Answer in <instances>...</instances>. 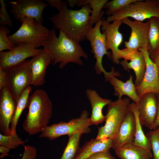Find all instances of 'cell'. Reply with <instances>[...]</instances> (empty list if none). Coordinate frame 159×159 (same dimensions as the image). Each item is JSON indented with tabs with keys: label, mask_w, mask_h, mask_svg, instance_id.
<instances>
[{
	"label": "cell",
	"mask_w": 159,
	"mask_h": 159,
	"mask_svg": "<svg viewBox=\"0 0 159 159\" xmlns=\"http://www.w3.org/2000/svg\"><path fill=\"white\" fill-rule=\"evenodd\" d=\"M58 11L49 18L54 28L74 41L79 43L85 40L88 32L92 27L90 21V6H83L79 10H70L66 2L63 1Z\"/></svg>",
	"instance_id": "6da1fadb"
},
{
	"label": "cell",
	"mask_w": 159,
	"mask_h": 159,
	"mask_svg": "<svg viewBox=\"0 0 159 159\" xmlns=\"http://www.w3.org/2000/svg\"><path fill=\"white\" fill-rule=\"evenodd\" d=\"M42 46L51 56L53 64L58 63L60 69L69 63L82 66L81 58L88 57L79 42L71 39L61 31L57 37L54 28L49 30Z\"/></svg>",
	"instance_id": "7a4b0ae2"
},
{
	"label": "cell",
	"mask_w": 159,
	"mask_h": 159,
	"mask_svg": "<svg viewBox=\"0 0 159 159\" xmlns=\"http://www.w3.org/2000/svg\"><path fill=\"white\" fill-rule=\"evenodd\" d=\"M27 107L28 113L22 124L23 130L30 135L38 134L47 125L51 117L52 102L46 91L37 90L29 97Z\"/></svg>",
	"instance_id": "3957f363"
},
{
	"label": "cell",
	"mask_w": 159,
	"mask_h": 159,
	"mask_svg": "<svg viewBox=\"0 0 159 159\" xmlns=\"http://www.w3.org/2000/svg\"><path fill=\"white\" fill-rule=\"evenodd\" d=\"M102 16L94 27H92L88 32L86 39L90 42L91 48V52L94 54L96 62L94 68L96 73L100 75L103 73L106 82L109 81L110 79L114 77H120V73L115 70L112 67L110 72H107L104 69L102 64L104 56L106 55L108 58L111 59L112 54L108 52L106 47V37L105 33L100 31L101 24L104 18L102 19Z\"/></svg>",
	"instance_id": "277c9868"
},
{
	"label": "cell",
	"mask_w": 159,
	"mask_h": 159,
	"mask_svg": "<svg viewBox=\"0 0 159 159\" xmlns=\"http://www.w3.org/2000/svg\"><path fill=\"white\" fill-rule=\"evenodd\" d=\"M130 103V99L125 97L112 101L107 105L105 123L98 128L96 140H112L116 137Z\"/></svg>",
	"instance_id": "5b68a950"
},
{
	"label": "cell",
	"mask_w": 159,
	"mask_h": 159,
	"mask_svg": "<svg viewBox=\"0 0 159 159\" xmlns=\"http://www.w3.org/2000/svg\"><path fill=\"white\" fill-rule=\"evenodd\" d=\"M89 114L86 110L83 111L80 117L72 119L69 122H61L43 128L39 136L40 138H46L50 140L55 139L64 135L68 136L75 133L82 134L91 132Z\"/></svg>",
	"instance_id": "8992f818"
},
{
	"label": "cell",
	"mask_w": 159,
	"mask_h": 159,
	"mask_svg": "<svg viewBox=\"0 0 159 159\" xmlns=\"http://www.w3.org/2000/svg\"><path fill=\"white\" fill-rule=\"evenodd\" d=\"M21 22L16 31L8 35L10 41L15 45L28 44L37 48L42 46L49 30L32 18H26Z\"/></svg>",
	"instance_id": "52a82bcc"
},
{
	"label": "cell",
	"mask_w": 159,
	"mask_h": 159,
	"mask_svg": "<svg viewBox=\"0 0 159 159\" xmlns=\"http://www.w3.org/2000/svg\"><path fill=\"white\" fill-rule=\"evenodd\" d=\"M154 17L159 18L157 0H138L108 16L106 20L111 22L115 20L131 17L134 20L143 21Z\"/></svg>",
	"instance_id": "ba28073f"
},
{
	"label": "cell",
	"mask_w": 159,
	"mask_h": 159,
	"mask_svg": "<svg viewBox=\"0 0 159 159\" xmlns=\"http://www.w3.org/2000/svg\"><path fill=\"white\" fill-rule=\"evenodd\" d=\"M31 59L5 71L6 87L16 103L23 92L31 85Z\"/></svg>",
	"instance_id": "9c48e42d"
},
{
	"label": "cell",
	"mask_w": 159,
	"mask_h": 159,
	"mask_svg": "<svg viewBox=\"0 0 159 159\" xmlns=\"http://www.w3.org/2000/svg\"><path fill=\"white\" fill-rule=\"evenodd\" d=\"M11 11L15 18L21 22L32 18L42 24L43 12L48 4L42 0H17L10 2Z\"/></svg>",
	"instance_id": "30bf717a"
},
{
	"label": "cell",
	"mask_w": 159,
	"mask_h": 159,
	"mask_svg": "<svg viewBox=\"0 0 159 159\" xmlns=\"http://www.w3.org/2000/svg\"><path fill=\"white\" fill-rule=\"evenodd\" d=\"M43 49L36 48L26 44L16 45L12 49L0 52V68L4 71L17 66L30 57L41 53Z\"/></svg>",
	"instance_id": "8fae6325"
},
{
	"label": "cell",
	"mask_w": 159,
	"mask_h": 159,
	"mask_svg": "<svg viewBox=\"0 0 159 159\" xmlns=\"http://www.w3.org/2000/svg\"><path fill=\"white\" fill-rule=\"evenodd\" d=\"M144 56L146 68L142 80L136 87L137 93L140 98L148 93H153L159 95V69L150 58L147 48L138 49Z\"/></svg>",
	"instance_id": "7c38bea8"
},
{
	"label": "cell",
	"mask_w": 159,
	"mask_h": 159,
	"mask_svg": "<svg viewBox=\"0 0 159 159\" xmlns=\"http://www.w3.org/2000/svg\"><path fill=\"white\" fill-rule=\"evenodd\" d=\"M122 23L130 27L131 30L128 40L124 42L126 48L130 50L147 48L150 24L149 20L143 22L132 21L128 18H125L122 19Z\"/></svg>",
	"instance_id": "4fadbf2b"
},
{
	"label": "cell",
	"mask_w": 159,
	"mask_h": 159,
	"mask_svg": "<svg viewBox=\"0 0 159 159\" xmlns=\"http://www.w3.org/2000/svg\"><path fill=\"white\" fill-rule=\"evenodd\" d=\"M118 55L120 63L125 70L132 69L135 72L136 87L141 83L143 78L146 68L145 59L142 53L138 50H130L126 48L119 49Z\"/></svg>",
	"instance_id": "5bb4252c"
},
{
	"label": "cell",
	"mask_w": 159,
	"mask_h": 159,
	"mask_svg": "<svg viewBox=\"0 0 159 159\" xmlns=\"http://www.w3.org/2000/svg\"><path fill=\"white\" fill-rule=\"evenodd\" d=\"M122 23V20H115L111 23L104 19L101 26L102 32L106 35L107 49L111 50V59L116 64L120 63L118 52L119 47L123 42V37L119 29Z\"/></svg>",
	"instance_id": "9a60e30c"
},
{
	"label": "cell",
	"mask_w": 159,
	"mask_h": 159,
	"mask_svg": "<svg viewBox=\"0 0 159 159\" xmlns=\"http://www.w3.org/2000/svg\"><path fill=\"white\" fill-rule=\"evenodd\" d=\"M0 130L5 135H11L10 125L16 103L6 87L0 90Z\"/></svg>",
	"instance_id": "2e32d148"
},
{
	"label": "cell",
	"mask_w": 159,
	"mask_h": 159,
	"mask_svg": "<svg viewBox=\"0 0 159 159\" xmlns=\"http://www.w3.org/2000/svg\"><path fill=\"white\" fill-rule=\"evenodd\" d=\"M156 94L148 93L140 98L137 105L141 124L151 130L158 110V99Z\"/></svg>",
	"instance_id": "e0dca14e"
},
{
	"label": "cell",
	"mask_w": 159,
	"mask_h": 159,
	"mask_svg": "<svg viewBox=\"0 0 159 159\" xmlns=\"http://www.w3.org/2000/svg\"><path fill=\"white\" fill-rule=\"evenodd\" d=\"M135 115L129 107L117 136L112 140V148L114 151L124 145L133 143L135 137Z\"/></svg>",
	"instance_id": "ac0fdd59"
},
{
	"label": "cell",
	"mask_w": 159,
	"mask_h": 159,
	"mask_svg": "<svg viewBox=\"0 0 159 159\" xmlns=\"http://www.w3.org/2000/svg\"><path fill=\"white\" fill-rule=\"evenodd\" d=\"M52 62L49 53L43 49V51L31 59V85L39 86L45 82L47 69Z\"/></svg>",
	"instance_id": "d6986e66"
},
{
	"label": "cell",
	"mask_w": 159,
	"mask_h": 159,
	"mask_svg": "<svg viewBox=\"0 0 159 159\" xmlns=\"http://www.w3.org/2000/svg\"><path fill=\"white\" fill-rule=\"evenodd\" d=\"M86 94L92 107L91 115L90 117L91 125H98L105 121V116L103 114L102 110L112 101L101 97L94 90L87 89Z\"/></svg>",
	"instance_id": "ffe728a7"
},
{
	"label": "cell",
	"mask_w": 159,
	"mask_h": 159,
	"mask_svg": "<svg viewBox=\"0 0 159 159\" xmlns=\"http://www.w3.org/2000/svg\"><path fill=\"white\" fill-rule=\"evenodd\" d=\"M133 76L130 74L129 79L124 82L114 77L111 78L109 82L112 86L115 95L118 97V99H121L123 96L126 95L134 103L138 104L140 98L137 93L136 86L133 83Z\"/></svg>",
	"instance_id": "44dd1931"
},
{
	"label": "cell",
	"mask_w": 159,
	"mask_h": 159,
	"mask_svg": "<svg viewBox=\"0 0 159 159\" xmlns=\"http://www.w3.org/2000/svg\"><path fill=\"white\" fill-rule=\"evenodd\" d=\"M112 145V140L111 139H92L80 148L75 159H87L95 153L110 150Z\"/></svg>",
	"instance_id": "7402d4cb"
},
{
	"label": "cell",
	"mask_w": 159,
	"mask_h": 159,
	"mask_svg": "<svg viewBox=\"0 0 159 159\" xmlns=\"http://www.w3.org/2000/svg\"><path fill=\"white\" fill-rule=\"evenodd\" d=\"M120 159H149L152 155L151 151L136 146L132 143L127 144L115 151Z\"/></svg>",
	"instance_id": "603a6c76"
},
{
	"label": "cell",
	"mask_w": 159,
	"mask_h": 159,
	"mask_svg": "<svg viewBox=\"0 0 159 159\" xmlns=\"http://www.w3.org/2000/svg\"><path fill=\"white\" fill-rule=\"evenodd\" d=\"M130 107L134 114L135 119V137L132 144L145 150L151 151V147L150 141L145 135L142 128L137 105L134 102L130 103Z\"/></svg>",
	"instance_id": "cb8c5ba5"
},
{
	"label": "cell",
	"mask_w": 159,
	"mask_h": 159,
	"mask_svg": "<svg viewBox=\"0 0 159 159\" xmlns=\"http://www.w3.org/2000/svg\"><path fill=\"white\" fill-rule=\"evenodd\" d=\"M150 27L147 50L152 60L159 54V18L149 19Z\"/></svg>",
	"instance_id": "d4e9b609"
},
{
	"label": "cell",
	"mask_w": 159,
	"mask_h": 159,
	"mask_svg": "<svg viewBox=\"0 0 159 159\" xmlns=\"http://www.w3.org/2000/svg\"><path fill=\"white\" fill-rule=\"evenodd\" d=\"M32 90L30 86L26 89L21 93L16 102V108L11 118L10 129L11 134L15 135L19 119L24 110L27 107L29 96Z\"/></svg>",
	"instance_id": "484cf974"
},
{
	"label": "cell",
	"mask_w": 159,
	"mask_h": 159,
	"mask_svg": "<svg viewBox=\"0 0 159 159\" xmlns=\"http://www.w3.org/2000/svg\"><path fill=\"white\" fill-rule=\"evenodd\" d=\"M108 1V0H79L77 4L78 7L89 5L91 7V13L90 17L91 25L97 23L100 17L102 16L104 12L102 9Z\"/></svg>",
	"instance_id": "4316f807"
},
{
	"label": "cell",
	"mask_w": 159,
	"mask_h": 159,
	"mask_svg": "<svg viewBox=\"0 0 159 159\" xmlns=\"http://www.w3.org/2000/svg\"><path fill=\"white\" fill-rule=\"evenodd\" d=\"M82 135L75 133L69 136L68 141L60 159H75L80 149V141Z\"/></svg>",
	"instance_id": "83f0119b"
},
{
	"label": "cell",
	"mask_w": 159,
	"mask_h": 159,
	"mask_svg": "<svg viewBox=\"0 0 159 159\" xmlns=\"http://www.w3.org/2000/svg\"><path fill=\"white\" fill-rule=\"evenodd\" d=\"M138 0H112L108 1L105 5L103 8L105 9V14L110 16L117 11L126 7L130 4ZM107 16V17H108Z\"/></svg>",
	"instance_id": "f1b7e54d"
},
{
	"label": "cell",
	"mask_w": 159,
	"mask_h": 159,
	"mask_svg": "<svg viewBox=\"0 0 159 159\" xmlns=\"http://www.w3.org/2000/svg\"><path fill=\"white\" fill-rule=\"evenodd\" d=\"M25 142L17 134L5 135L0 133V145L6 146L10 149L16 148L21 145H24Z\"/></svg>",
	"instance_id": "f546056e"
},
{
	"label": "cell",
	"mask_w": 159,
	"mask_h": 159,
	"mask_svg": "<svg viewBox=\"0 0 159 159\" xmlns=\"http://www.w3.org/2000/svg\"><path fill=\"white\" fill-rule=\"evenodd\" d=\"M10 32L6 26L0 27V52L10 50L16 46L9 39L7 34Z\"/></svg>",
	"instance_id": "4dcf8cb0"
},
{
	"label": "cell",
	"mask_w": 159,
	"mask_h": 159,
	"mask_svg": "<svg viewBox=\"0 0 159 159\" xmlns=\"http://www.w3.org/2000/svg\"><path fill=\"white\" fill-rule=\"evenodd\" d=\"M146 136L149 138L153 154V159H159V138L157 129L151 130Z\"/></svg>",
	"instance_id": "1f68e13d"
},
{
	"label": "cell",
	"mask_w": 159,
	"mask_h": 159,
	"mask_svg": "<svg viewBox=\"0 0 159 159\" xmlns=\"http://www.w3.org/2000/svg\"><path fill=\"white\" fill-rule=\"evenodd\" d=\"M0 26H5L7 25L9 27H11L13 26V22L6 8L7 4L5 3L3 0H0Z\"/></svg>",
	"instance_id": "d6a6232c"
},
{
	"label": "cell",
	"mask_w": 159,
	"mask_h": 159,
	"mask_svg": "<svg viewBox=\"0 0 159 159\" xmlns=\"http://www.w3.org/2000/svg\"><path fill=\"white\" fill-rule=\"evenodd\" d=\"M23 145L24 150L20 159H36L37 154L36 149L33 146L28 145Z\"/></svg>",
	"instance_id": "836d02e7"
},
{
	"label": "cell",
	"mask_w": 159,
	"mask_h": 159,
	"mask_svg": "<svg viewBox=\"0 0 159 159\" xmlns=\"http://www.w3.org/2000/svg\"><path fill=\"white\" fill-rule=\"evenodd\" d=\"M87 159H116L110 152V150L95 153Z\"/></svg>",
	"instance_id": "e575fe53"
},
{
	"label": "cell",
	"mask_w": 159,
	"mask_h": 159,
	"mask_svg": "<svg viewBox=\"0 0 159 159\" xmlns=\"http://www.w3.org/2000/svg\"><path fill=\"white\" fill-rule=\"evenodd\" d=\"M7 81L6 71L0 68V90L6 87Z\"/></svg>",
	"instance_id": "d590c367"
},
{
	"label": "cell",
	"mask_w": 159,
	"mask_h": 159,
	"mask_svg": "<svg viewBox=\"0 0 159 159\" xmlns=\"http://www.w3.org/2000/svg\"><path fill=\"white\" fill-rule=\"evenodd\" d=\"M50 6L55 8L58 11L61 9L63 3V1L61 0H45Z\"/></svg>",
	"instance_id": "8d00e7d4"
},
{
	"label": "cell",
	"mask_w": 159,
	"mask_h": 159,
	"mask_svg": "<svg viewBox=\"0 0 159 159\" xmlns=\"http://www.w3.org/2000/svg\"><path fill=\"white\" fill-rule=\"evenodd\" d=\"M159 126V97L158 100V110L156 117L151 130H156Z\"/></svg>",
	"instance_id": "74e56055"
},
{
	"label": "cell",
	"mask_w": 159,
	"mask_h": 159,
	"mask_svg": "<svg viewBox=\"0 0 159 159\" xmlns=\"http://www.w3.org/2000/svg\"><path fill=\"white\" fill-rule=\"evenodd\" d=\"M10 150V148L6 146L0 145V153L1 154L0 156V158H3L9 155L8 153Z\"/></svg>",
	"instance_id": "f35d334b"
},
{
	"label": "cell",
	"mask_w": 159,
	"mask_h": 159,
	"mask_svg": "<svg viewBox=\"0 0 159 159\" xmlns=\"http://www.w3.org/2000/svg\"><path fill=\"white\" fill-rule=\"evenodd\" d=\"M69 6L71 7H73L75 5H77L79 0H66Z\"/></svg>",
	"instance_id": "ab89813d"
},
{
	"label": "cell",
	"mask_w": 159,
	"mask_h": 159,
	"mask_svg": "<svg viewBox=\"0 0 159 159\" xmlns=\"http://www.w3.org/2000/svg\"><path fill=\"white\" fill-rule=\"evenodd\" d=\"M152 60L156 64L159 69V54L156 56Z\"/></svg>",
	"instance_id": "60d3db41"
},
{
	"label": "cell",
	"mask_w": 159,
	"mask_h": 159,
	"mask_svg": "<svg viewBox=\"0 0 159 159\" xmlns=\"http://www.w3.org/2000/svg\"><path fill=\"white\" fill-rule=\"evenodd\" d=\"M157 129L158 131V137L159 138V126L158 127V128H157Z\"/></svg>",
	"instance_id": "b9f144b4"
},
{
	"label": "cell",
	"mask_w": 159,
	"mask_h": 159,
	"mask_svg": "<svg viewBox=\"0 0 159 159\" xmlns=\"http://www.w3.org/2000/svg\"><path fill=\"white\" fill-rule=\"evenodd\" d=\"M157 1H158V3L159 5V0H157Z\"/></svg>",
	"instance_id": "7bdbcfd3"
},
{
	"label": "cell",
	"mask_w": 159,
	"mask_h": 159,
	"mask_svg": "<svg viewBox=\"0 0 159 159\" xmlns=\"http://www.w3.org/2000/svg\"></svg>",
	"instance_id": "ee69618b"
}]
</instances>
